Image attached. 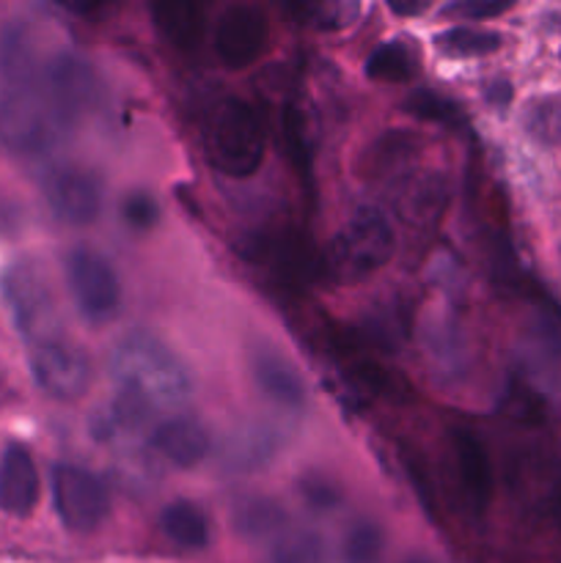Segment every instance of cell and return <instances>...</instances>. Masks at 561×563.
Wrapping results in <instances>:
<instances>
[{"mask_svg":"<svg viewBox=\"0 0 561 563\" xmlns=\"http://www.w3.org/2000/svg\"><path fill=\"white\" fill-rule=\"evenodd\" d=\"M108 368L121 394L152 412L182 407L193 394L190 368L148 330L121 335L110 350Z\"/></svg>","mask_w":561,"mask_h":563,"instance_id":"6da1fadb","label":"cell"},{"mask_svg":"<svg viewBox=\"0 0 561 563\" xmlns=\"http://www.w3.org/2000/svg\"><path fill=\"white\" fill-rule=\"evenodd\" d=\"M204 154L218 174L248 179L256 174L267 152L262 115L240 97H223L204 119Z\"/></svg>","mask_w":561,"mask_h":563,"instance_id":"7a4b0ae2","label":"cell"},{"mask_svg":"<svg viewBox=\"0 0 561 563\" xmlns=\"http://www.w3.org/2000/svg\"><path fill=\"white\" fill-rule=\"evenodd\" d=\"M394 256V225L377 207H361L333 234L324 251V267L344 284L372 278Z\"/></svg>","mask_w":561,"mask_h":563,"instance_id":"3957f363","label":"cell"},{"mask_svg":"<svg viewBox=\"0 0 561 563\" xmlns=\"http://www.w3.org/2000/svg\"><path fill=\"white\" fill-rule=\"evenodd\" d=\"M64 135L66 130L58 124L38 88V77L6 88L0 104V137L11 152L20 157H38L58 146Z\"/></svg>","mask_w":561,"mask_h":563,"instance_id":"277c9868","label":"cell"},{"mask_svg":"<svg viewBox=\"0 0 561 563\" xmlns=\"http://www.w3.org/2000/svg\"><path fill=\"white\" fill-rule=\"evenodd\" d=\"M3 295L20 333L33 346L61 339V317L44 275L31 262H16L3 278Z\"/></svg>","mask_w":561,"mask_h":563,"instance_id":"5b68a950","label":"cell"},{"mask_svg":"<svg viewBox=\"0 0 561 563\" xmlns=\"http://www.w3.org/2000/svg\"><path fill=\"white\" fill-rule=\"evenodd\" d=\"M38 88H42L58 124L69 132L75 130L82 113L91 110L99 82L88 60L75 53H58L38 71Z\"/></svg>","mask_w":561,"mask_h":563,"instance_id":"8992f818","label":"cell"},{"mask_svg":"<svg viewBox=\"0 0 561 563\" xmlns=\"http://www.w3.org/2000/svg\"><path fill=\"white\" fill-rule=\"evenodd\" d=\"M66 284L77 311L94 324L110 322L121 306V284L113 264L102 253L80 245L66 256Z\"/></svg>","mask_w":561,"mask_h":563,"instance_id":"52a82bcc","label":"cell"},{"mask_svg":"<svg viewBox=\"0 0 561 563\" xmlns=\"http://www.w3.org/2000/svg\"><path fill=\"white\" fill-rule=\"evenodd\" d=\"M53 504L72 533H91L105 522L110 511V495L102 478L77 465L53 467Z\"/></svg>","mask_w":561,"mask_h":563,"instance_id":"ba28073f","label":"cell"},{"mask_svg":"<svg viewBox=\"0 0 561 563\" xmlns=\"http://www.w3.org/2000/svg\"><path fill=\"white\" fill-rule=\"evenodd\" d=\"M31 372L38 388L58 401H75L91 388V361L80 346L64 339L33 346Z\"/></svg>","mask_w":561,"mask_h":563,"instance_id":"9c48e42d","label":"cell"},{"mask_svg":"<svg viewBox=\"0 0 561 563\" xmlns=\"http://www.w3.org/2000/svg\"><path fill=\"white\" fill-rule=\"evenodd\" d=\"M44 198H47L50 212L61 223L91 225L102 214L105 187L94 170L80 168V165H64V168L47 174Z\"/></svg>","mask_w":561,"mask_h":563,"instance_id":"30bf717a","label":"cell"},{"mask_svg":"<svg viewBox=\"0 0 561 563\" xmlns=\"http://www.w3.org/2000/svg\"><path fill=\"white\" fill-rule=\"evenodd\" d=\"M270 44V22L256 5H231L215 25V55L226 69H248Z\"/></svg>","mask_w":561,"mask_h":563,"instance_id":"8fae6325","label":"cell"},{"mask_svg":"<svg viewBox=\"0 0 561 563\" xmlns=\"http://www.w3.org/2000/svg\"><path fill=\"white\" fill-rule=\"evenodd\" d=\"M449 201L451 185L440 170H413V174L402 176L394 207L407 225L429 229L443 218Z\"/></svg>","mask_w":561,"mask_h":563,"instance_id":"7c38bea8","label":"cell"},{"mask_svg":"<svg viewBox=\"0 0 561 563\" xmlns=\"http://www.w3.org/2000/svg\"><path fill=\"white\" fill-rule=\"evenodd\" d=\"M251 374L256 388L286 410H302L306 407V383L295 363L273 344H258L251 352Z\"/></svg>","mask_w":561,"mask_h":563,"instance_id":"4fadbf2b","label":"cell"},{"mask_svg":"<svg viewBox=\"0 0 561 563\" xmlns=\"http://www.w3.org/2000/svg\"><path fill=\"white\" fill-rule=\"evenodd\" d=\"M148 445H152L154 454H160L174 467L190 471L207 460L209 451H212V438L196 418H168V421L154 427Z\"/></svg>","mask_w":561,"mask_h":563,"instance_id":"5bb4252c","label":"cell"},{"mask_svg":"<svg viewBox=\"0 0 561 563\" xmlns=\"http://www.w3.org/2000/svg\"><path fill=\"white\" fill-rule=\"evenodd\" d=\"M424 141L410 130H385L374 137L358 159V179L380 181L402 174L421 152Z\"/></svg>","mask_w":561,"mask_h":563,"instance_id":"9a60e30c","label":"cell"},{"mask_svg":"<svg viewBox=\"0 0 561 563\" xmlns=\"http://www.w3.org/2000/svg\"><path fill=\"white\" fill-rule=\"evenodd\" d=\"M38 504L36 462L22 445H9L0 460V509L11 517L33 515Z\"/></svg>","mask_w":561,"mask_h":563,"instance_id":"2e32d148","label":"cell"},{"mask_svg":"<svg viewBox=\"0 0 561 563\" xmlns=\"http://www.w3.org/2000/svg\"><path fill=\"white\" fill-rule=\"evenodd\" d=\"M280 434L267 423H248L234 429L220 449V465L229 473L264 471L278 456Z\"/></svg>","mask_w":561,"mask_h":563,"instance_id":"e0dca14e","label":"cell"},{"mask_svg":"<svg viewBox=\"0 0 561 563\" xmlns=\"http://www.w3.org/2000/svg\"><path fill=\"white\" fill-rule=\"evenodd\" d=\"M449 438L462 489L473 500V506H484L493 493V471H490V456L484 451L482 438L465 427L451 429Z\"/></svg>","mask_w":561,"mask_h":563,"instance_id":"ac0fdd59","label":"cell"},{"mask_svg":"<svg viewBox=\"0 0 561 563\" xmlns=\"http://www.w3.org/2000/svg\"><path fill=\"white\" fill-rule=\"evenodd\" d=\"M152 416V410H146L143 405H138L130 396L119 394V399L110 407L97 412L91 423V432L97 438V443L102 445H119L127 449L130 443H135L138 438L146 429V418Z\"/></svg>","mask_w":561,"mask_h":563,"instance_id":"d6986e66","label":"cell"},{"mask_svg":"<svg viewBox=\"0 0 561 563\" xmlns=\"http://www.w3.org/2000/svg\"><path fill=\"white\" fill-rule=\"evenodd\" d=\"M253 251H256V258L270 262L275 273L289 280L306 284L319 273V264L314 262L311 251L297 236H262V240L253 242Z\"/></svg>","mask_w":561,"mask_h":563,"instance_id":"ffe728a7","label":"cell"},{"mask_svg":"<svg viewBox=\"0 0 561 563\" xmlns=\"http://www.w3.org/2000/svg\"><path fill=\"white\" fill-rule=\"evenodd\" d=\"M152 16L157 31L176 49H196L204 36V9L196 3H154Z\"/></svg>","mask_w":561,"mask_h":563,"instance_id":"44dd1931","label":"cell"},{"mask_svg":"<svg viewBox=\"0 0 561 563\" xmlns=\"http://www.w3.org/2000/svg\"><path fill=\"white\" fill-rule=\"evenodd\" d=\"M165 537L185 550H204L209 544V520L193 500H174L160 515Z\"/></svg>","mask_w":561,"mask_h":563,"instance_id":"7402d4cb","label":"cell"},{"mask_svg":"<svg viewBox=\"0 0 561 563\" xmlns=\"http://www.w3.org/2000/svg\"><path fill=\"white\" fill-rule=\"evenodd\" d=\"M234 528L248 539H267L275 533L284 531V526L289 522L284 506L273 498H264V495H251V498H242L234 506Z\"/></svg>","mask_w":561,"mask_h":563,"instance_id":"603a6c76","label":"cell"},{"mask_svg":"<svg viewBox=\"0 0 561 563\" xmlns=\"http://www.w3.org/2000/svg\"><path fill=\"white\" fill-rule=\"evenodd\" d=\"M418 71V55L402 38L380 42L366 58V77L377 82H410Z\"/></svg>","mask_w":561,"mask_h":563,"instance_id":"cb8c5ba5","label":"cell"},{"mask_svg":"<svg viewBox=\"0 0 561 563\" xmlns=\"http://www.w3.org/2000/svg\"><path fill=\"white\" fill-rule=\"evenodd\" d=\"M435 44L451 58H482V55L498 53L504 38L493 31H482V27L457 25L435 36Z\"/></svg>","mask_w":561,"mask_h":563,"instance_id":"d4e9b609","label":"cell"},{"mask_svg":"<svg viewBox=\"0 0 561 563\" xmlns=\"http://www.w3.org/2000/svg\"><path fill=\"white\" fill-rule=\"evenodd\" d=\"M405 110L410 115H416V119L432 121V124L457 126L462 119H465L462 104H457L454 99L435 91H413L410 97L405 99Z\"/></svg>","mask_w":561,"mask_h":563,"instance_id":"484cf974","label":"cell"},{"mask_svg":"<svg viewBox=\"0 0 561 563\" xmlns=\"http://www.w3.org/2000/svg\"><path fill=\"white\" fill-rule=\"evenodd\" d=\"M383 544V531L377 522L358 520L344 539V563H380Z\"/></svg>","mask_w":561,"mask_h":563,"instance_id":"4316f807","label":"cell"},{"mask_svg":"<svg viewBox=\"0 0 561 563\" xmlns=\"http://www.w3.org/2000/svg\"><path fill=\"white\" fill-rule=\"evenodd\" d=\"M273 563H324V542L311 531L292 533L278 542Z\"/></svg>","mask_w":561,"mask_h":563,"instance_id":"83f0119b","label":"cell"},{"mask_svg":"<svg viewBox=\"0 0 561 563\" xmlns=\"http://www.w3.org/2000/svg\"><path fill=\"white\" fill-rule=\"evenodd\" d=\"M121 220L135 231H152L160 223V203L152 192L132 190L121 198Z\"/></svg>","mask_w":561,"mask_h":563,"instance_id":"f1b7e54d","label":"cell"},{"mask_svg":"<svg viewBox=\"0 0 561 563\" xmlns=\"http://www.w3.org/2000/svg\"><path fill=\"white\" fill-rule=\"evenodd\" d=\"M297 493L306 500L308 509L314 511H336L341 506V500H344V493H341L339 484L324 476H314V473L297 482Z\"/></svg>","mask_w":561,"mask_h":563,"instance_id":"f546056e","label":"cell"},{"mask_svg":"<svg viewBox=\"0 0 561 563\" xmlns=\"http://www.w3.org/2000/svg\"><path fill=\"white\" fill-rule=\"evenodd\" d=\"M506 9H512V3H506V0H460V3L446 5L443 14L457 16V20L479 22V20H490V16L504 14Z\"/></svg>","mask_w":561,"mask_h":563,"instance_id":"4dcf8cb0","label":"cell"},{"mask_svg":"<svg viewBox=\"0 0 561 563\" xmlns=\"http://www.w3.org/2000/svg\"><path fill=\"white\" fill-rule=\"evenodd\" d=\"M350 14H355V5H324L319 9V25L322 27H344L350 25Z\"/></svg>","mask_w":561,"mask_h":563,"instance_id":"1f68e13d","label":"cell"},{"mask_svg":"<svg viewBox=\"0 0 561 563\" xmlns=\"http://www.w3.org/2000/svg\"><path fill=\"white\" fill-rule=\"evenodd\" d=\"M509 97H512L509 82H493V86L487 88V99H490V102L506 104V102H509Z\"/></svg>","mask_w":561,"mask_h":563,"instance_id":"d6a6232c","label":"cell"},{"mask_svg":"<svg viewBox=\"0 0 561 563\" xmlns=\"http://www.w3.org/2000/svg\"><path fill=\"white\" fill-rule=\"evenodd\" d=\"M388 9L394 11V14L413 16V14H421V11L427 9V3H388Z\"/></svg>","mask_w":561,"mask_h":563,"instance_id":"836d02e7","label":"cell"},{"mask_svg":"<svg viewBox=\"0 0 561 563\" xmlns=\"http://www.w3.org/2000/svg\"><path fill=\"white\" fill-rule=\"evenodd\" d=\"M553 520L559 522V528H561V495L553 500Z\"/></svg>","mask_w":561,"mask_h":563,"instance_id":"e575fe53","label":"cell"},{"mask_svg":"<svg viewBox=\"0 0 561 563\" xmlns=\"http://www.w3.org/2000/svg\"><path fill=\"white\" fill-rule=\"evenodd\" d=\"M407 563H429V561H421V559H413V561H407Z\"/></svg>","mask_w":561,"mask_h":563,"instance_id":"d590c367","label":"cell"}]
</instances>
